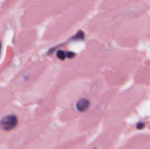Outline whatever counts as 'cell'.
Segmentation results:
<instances>
[{"label":"cell","instance_id":"cell-6","mask_svg":"<svg viewBox=\"0 0 150 149\" xmlns=\"http://www.w3.org/2000/svg\"><path fill=\"white\" fill-rule=\"evenodd\" d=\"M75 55H76V54H75L74 53H72V52H68V53L66 54V57H68V58H73Z\"/></svg>","mask_w":150,"mask_h":149},{"label":"cell","instance_id":"cell-1","mask_svg":"<svg viewBox=\"0 0 150 149\" xmlns=\"http://www.w3.org/2000/svg\"><path fill=\"white\" fill-rule=\"evenodd\" d=\"M18 125V118L15 115H8L2 119L0 121L1 127L5 131H10L14 129Z\"/></svg>","mask_w":150,"mask_h":149},{"label":"cell","instance_id":"cell-2","mask_svg":"<svg viewBox=\"0 0 150 149\" xmlns=\"http://www.w3.org/2000/svg\"><path fill=\"white\" fill-rule=\"evenodd\" d=\"M90 106V102L86 98H82L76 103V108L79 112H85Z\"/></svg>","mask_w":150,"mask_h":149},{"label":"cell","instance_id":"cell-4","mask_svg":"<svg viewBox=\"0 0 150 149\" xmlns=\"http://www.w3.org/2000/svg\"><path fill=\"white\" fill-rule=\"evenodd\" d=\"M57 57L60 59V60H64L66 58V53L62 50H58L57 51Z\"/></svg>","mask_w":150,"mask_h":149},{"label":"cell","instance_id":"cell-3","mask_svg":"<svg viewBox=\"0 0 150 149\" xmlns=\"http://www.w3.org/2000/svg\"><path fill=\"white\" fill-rule=\"evenodd\" d=\"M83 39H84V33H83V31H79V32L72 38L73 40H83Z\"/></svg>","mask_w":150,"mask_h":149},{"label":"cell","instance_id":"cell-7","mask_svg":"<svg viewBox=\"0 0 150 149\" xmlns=\"http://www.w3.org/2000/svg\"><path fill=\"white\" fill-rule=\"evenodd\" d=\"M1 47H2V44H1V41H0V52H1Z\"/></svg>","mask_w":150,"mask_h":149},{"label":"cell","instance_id":"cell-5","mask_svg":"<svg viewBox=\"0 0 150 149\" xmlns=\"http://www.w3.org/2000/svg\"><path fill=\"white\" fill-rule=\"evenodd\" d=\"M144 126H145V124H144L143 122H140V123H138V124L136 125V127H137L138 129H143Z\"/></svg>","mask_w":150,"mask_h":149}]
</instances>
